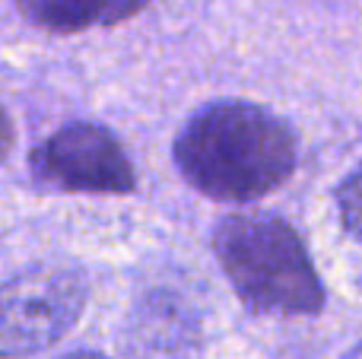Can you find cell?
Wrapping results in <instances>:
<instances>
[{
  "mask_svg": "<svg viewBox=\"0 0 362 359\" xmlns=\"http://www.w3.org/2000/svg\"><path fill=\"white\" fill-rule=\"evenodd\" d=\"M32 172L42 182L83 194H127L134 191V165L112 131L74 121L32 150Z\"/></svg>",
  "mask_w": 362,
  "mask_h": 359,
  "instance_id": "4",
  "label": "cell"
},
{
  "mask_svg": "<svg viewBox=\"0 0 362 359\" xmlns=\"http://www.w3.org/2000/svg\"><path fill=\"white\" fill-rule=\"evenodd\" d=\"M86 277L74 267H32L0 283V359L57 343L83 315Z\"/></svg>",
  "mask_w": 362,
  "mask_h": 359,
  "instance_id": "3",
  "label": "cell"
},
{
  "mask_svg": "<svg viewBox=\"0 0 362 359\" xmlns=\"http://www.w3.org/2000/svg\"><path fill=\"white\" fill-rule=\"evenodd\" d=\"M337 207L344 226L362 242V165H356L337 188Z\"/></svg>",
  "mask_w": 362,
  "mask_h": 359,
  "instance_id": "6",
  "label": "cell"
},
{
  "mask_svg": "<svg viewBox=\"0 0 362 359\" xmlns=\"http://www.w3.org/2000/svg\"><path fill=\"white\" fill-rule=\"evenodd\" d=\"M219 267L238 299L270 315H315L325 290L299 233L270 213H232L213 233Z\"/></svg>",
  "mask_w": 362,
  "mask_h": 359,
  "instance_id": "2",
  "label": "cell"
},
{
  "mask_svg": "<svg viewBox=\"0 0 362 359\" xmlns=\"http://www.w3.org/2000/svg\"><path fill=\"white\" fill-rule=\"evenodd\" d=\"M150 0H16L32 25L48 32H83L95 25H118L140 13Z\"/></svg>",
  "mask_w": 362,
  "mask_h": 359,
  "instance_id": "5",
  "label": "cell"
},
{
  "mask_svg": "<svg viewBox=\"0 0 362 359\" xmlns=\"http://www.w3.org/2000/svg\"><path fill=\"white\" fill-rule=\"evenodd\" d=\"M10 150H13V121H10V114L0 108V159Z\"/></svg>",
  "mask_w": 362,
  "mask_h": 359,
  "instance_id": "7",
  "label": "cell"
},
{
  "mask_svg": "<svg viewBox=\"0 0 362 359\" xmlns=\"http://www.w3.org/2000/svg\"><path fill=\"white\" fill-rule=\"evenodd\" d=\"M344 359H362V343H356V347L350 350V353H346Z\"/></svg>",
  "mask_w": 362,
  "mask_h": 359,
  "instance_id": "9",
  "label": "cell"
},
{
  "mask_svg": "<svg viewBox=\"0 0 362 359\" xmlns=\"http://www.w3.org/2000/svg\"><path fill=\"white\" fill-rule=\"evenodd\" d=\"M296 137L283 118L242 99L210 102L175 140L178 172L213 201H257L296 169Z\"/></svg>",
  "mask_w": 362,
  "mask_h": 359,
  "instance_id": "1",
  "label": "cell"
},
{
  "mask_svg": "<svg viewBox=\"0 0 362 359\" xmlns=\"http://www.w3.org/2000/svg\"><path fill=\"white\" fill-rule=\"evenodd\" d=\"M61 359H105V356L89 353V350H76V353H67V356H61Z\"/></svg>",
  "mask_w": 362,
  "mask_h": 359,
  "instance_id": "8",
  "label": "cell"
}]
</instances>
